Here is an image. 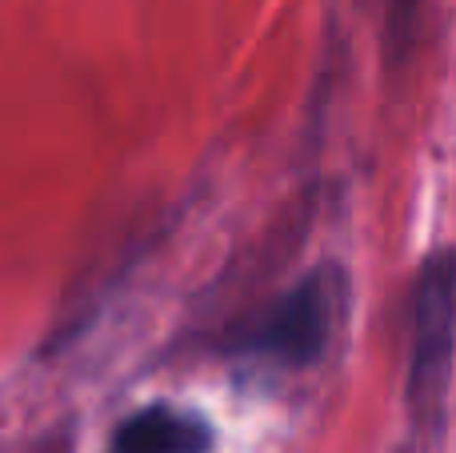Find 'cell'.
I'll list each match as a JSON object with an SVG mask.
<instances>
[{
    "mask_svg": "<svg viewBox=\"0 0 456 453\" xmlns=\"http://www.w3.org/2000/svg\"><path fill=\"white\" fill-rule=\"evenodd\" d=\"M340 309H345V273L337 265H321L289 293L240 321L228 334L224 353L265 361L273 369H305L329 350Z\"/></svg>",
    "mask_w": 456,
    "mask_h": 453,
    "instance_id": "cell-1",
    "label": "cell"
},
{
    "mask_svg": "<svg viewBox=\"0 0 456 453\" xmlns=\"http://www.w3.org/2000/svg\"><path fill=\"white\" fill-rule=\"evenodd\" d=\"M456 353V257L441 253L420 269L412 289V345H409V401L436 409L452 374Z\"/></svg>",
    "mask_w": 456,
    "mask_h": 453,
    "instance_id": "cell-2",
    "label": "cell"
},
{
    "mask_svg": "<svg viewBox=\"0 0 456 453\" xmlns=\"http://www.w3.org/2000/svg\"><path fill=\"white\" fill-rule=\"evenodd\" d=\"M213 446L216 433L200 414L149 406L117 425L109 453H213Z\"/></svg>",
    "mask_w": 456,
    "mask_h": 453,
    "instance_id": "cell-3",
    "label": "cell"
},
{
    "mask_svg": "<svg viewBox=\"0 0 456 453\" xmlns=\"http://www.w3.org/2000/svg\"><path fill=\"white\" fill-rule=\"evenodd\" d=\"M417 4H420V0H388V16H393L396 37H404V32H409L412 16H417Z\"/></svg>",
    "mask_w": 456,
    "mask_h": 453,
    "instance_id": "cell-4",
    "label": "cell"
}]
</instances>
